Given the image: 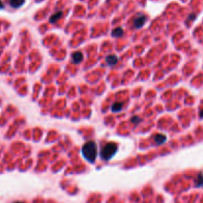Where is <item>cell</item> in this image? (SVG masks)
I'll return each instance as SVG.
<instances>
[{"instance_id":"obj_1","label":"cell","mask_w":203,"mask_h":203,"mask_svg":"<svg viewBox=\"0 0 203 203\" xmlns=\"http://www.w3.org/2000/svg\"><path fill=\"white\" fill-rule=\"evenodd\" d=\"M82 153L88 161L94 162L96 160L97 153H98V146H97V143L92 141L86 143L82 147Z\"/></svg>"},{"instance_id":"obj_2","label":"cell","mask_w":203,"mask_h":203,"mask_svg":"<svg viewBox=\"0 0 203 203\" xmlns=\"http://www.w3.org/2000/svg\"><path fill=\"white\" fill-rule=\"evenodd\" d=\"M117 150H118V146L116 143H109L106 145H104V147L101 150V157L104 160H109L112 158L115 154H116Z\"/></svg>"},{"instance_id":"obj_3","label":"cell","mask_w":203,"mask_h":203,"mask_svg":"<svg viewBox=\"0 0 203 203\" xmlns=\"http://www.w3.org/2000/svg\"><path fill=\"white\" fill-rule=\"evenodd\" d=\"M145 22H146V16H144V15H139V16H137L134 20V28H136V29L141 28V27H143L144 25Z\"/></svg>"},{"instance_id":"obj_4","label":"cell","mask_w":203,"mask_h":203,"mask_svg":"<svg viewBox=\"0 0 203 203\" xmlns=\"http://www.w3.org/2000/svg\"><path fill=\"white\" fill-rule=\"evenodd\" d=\"M83 54L81 53V52H75V53L73 54V56H72V59H73V62L75 63V64H78V63L82 62L83 61Z\"/></svg>"},{"instance_id":"obj_5","label":"cell","mask_w":203,"mask_h":203,"mask_svg":"<svg viewBox=\"0 0 203 203\" xmlns=\"http://www.w3.org/2000/svg\"><path fill=\"white\" fill-rule=\"evenodd\" d=\"M106 61H107L108 65H110V66H114V65H116L117 62H118V58L114 55H110L106 58Z\"/></svg>"},{"instance_id":"obj_6","label":"cell","mask_w":203,"mask_h":203,"mask_svg":"<svg viewBox=\"0 0 203 203\" xmlns=\"http://www.w3.org/2000/svg\"><path fill=\"white\" fill-rule=\"evenodd\" d=\"M24 2H25V0H10L9 3H10V5L12 6V7L18 8V7H20L21 5H23Z\"/></svg>"},{"instance_id":"obj_7","label":"cell","mask_w":203,"mask_h":203,"mask_svg":"<svg viewBox=\"0 0 203 203\" xmlns=\"http://www.w3.org/2000/svg\"><path fill=\"white\" fill-rule=\"evenodd\" d=\"M112 35L114 36V37H118V38L121 37V36L123 35V30L121 28V27H119V28H115L112 32Z\"/></svg>"},{"instance_id":"obj_8","label":"cell","mask_w":203,"mask_h":203,"mask_svg":"<svg viewBox=\"0 0 203 203\" xmlns=\"http://www.w3.org/2000/svg\"><path fill=\"white\" fill-rule=\"evenodd\" d=\"M62 14H63V13L61 12V11H59V12H57V13H55L54 15H52V16L50 17V22H51V23H55V22H57L58 20L62 17Z\"/></svg>"},{"instance_id":"obj_9","label":"cell","mask_w":203,"mask_h":203,"mask_svg":"<svg viewBox=\"0 0 203 203\" xmlns=\"http://www.w3.org/2000/svg\"><path fill=\"white\" fill-rule=\"evenodd\" d=\"M165 139H166V137L162 134H157L156 136L154 137V141L157 144H162L164 141H165Z\"/></svg>"},{"instance_id":"obj_10","label":"cell","mask_w":203,"mask_h":203,"mask_svg":"<svg viewBox=\"0 0 203 203\" xmlns=\"http://www.w3.org/2000/svg\"><path fill=\"white\" fill-rule=\"evenodd\" d=\"M121 109H123V104L121 103H115L114 105L112 106V112H119V110H121Z\"/></svg>"},{"instance_id":"obj_11","label":"cell","mask_w":203,"mask_h":203,"mask_svg":"<svg viewBox=\"0 0 203 203\" xmlns=\"http://www.w3.org/2000/svg\"><path fill=\"white\" fill-rule=\"evenodd\" d=\"M196 185L197 186H201V185H203V175L202 174H199L198 175V179L196 180Z\"/></svg>"},{"instance_id":"obj_12","label":"cell","mask_w":203,"mask_h":203,"mask_svg":"<svg viewBox=\"0 0 203 203\" xmlns=\"http://www.w3.org/2000/svg\"><path fill=\"white\" fill-rule=\"evenodd\" d=\"M132 121L134 123V125H137V123L141 121V119H139V117H134V118L132 119Z\"/></svg>"},{"instance_id":"obj_13","label":"cell","mask_w":203,"mask_h":203,"mask_svg":"<svg viewBox=\"0 0 203 203\" xmlns=\"http://www.w3.org/2000/svg\"><path fill=\"white\" fill-rule=\"evenodd\" d=\"M4 7V5H3V3H2V1L0 0V9H2Z\"/></svg>"},{"instance_id":"obj_14","label":"cell","mask_w":203,"mask_h":203,"mask_svg":"<svg viewBox=\"0 0 203 203\" xmlns=\"http://www.w3.org/2000/svg\"><path fill=\"white\" fill-rule=\"evenodd\" d=\"M200 117H201V118H203V110H201V112H200Z\"/></svg>"},{"instance_id":"obj_15","label":"cell","mask_w":203,"mask_h":203,"mask_svg":"<svg viewBox=\"0 0 203 203\" xmlns=\"http://www.w3.org/2000/svg\"><path fill=\"white\" fill-rule=\"evenodd\" d=\"M15 203H23V202H15Z\"/></svg>"}]
</instances>
